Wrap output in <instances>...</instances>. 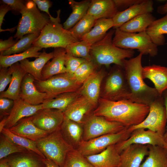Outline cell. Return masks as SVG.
I'll list each match as a JSON object with an SVG mask.
<instances>
[{
  "label": "cell",
  "mask_w": 167,
  "mask_h": 167,
  "mask_svg": "<svg viewBox=\"0 0 167 167\" xmlns=\"http://www.w3.org/2000/svg\"><path fill=\"white\" fill-rule=\"evenodd\" d=\"M72 12L64 23L63 27L69 30L73 27L87 14L91 0H84L80 2L68 0Z\"/></svg>",
  "instance_id": "1f68e13d"
},
{
  "label": "cell",
  "mask_w": 167,
  "mask_h": 167,
  "mask_svg": "<svg viewBox=\"0 0 167 167\" xmlns=\"http://www.w3.org/2000/svg\"><path fill=\"white\" fill-rule=\"evenodd\" d=\"M30 152L19 153L6 158L10 167H45L43 158Z\"/></svg>",
  "instance_id": "4dcf8cb0"
},
{
  "label": "cell",
  "mask_w": 167,
  "mask_h": 167,
  "mask_svg": "<svg viewBox=\"0 0 167 167\" xmlns=\"http://www.w3.org/2000/svg\"><path fill=\"white\" fill-rule=\"evenodd\" d=\"M106 75V72L103 69L95 71L79 88L80 94L87 98L96 107L99 99L101 84Z\"/></svg>",
  "instance_id": "ac0fdd59"
},
{
  "label": "cell",
  "mask_w": 167,
  "mask_h": 167,
  "mask_svg": "<svg viewBox=\"0 0 167 167\" xmlns=\"http://www.w3.org/2000/svg\"><path fill=\"white\" fill-rule=\"evenodd\" d=\"M39 9L45 12L49 17L50 14L49 9L51 7L52 2L49 0H33Z\"/></svg>",
  "instance_id": "681fc988"
},
{
  "label": "cell",
  "mask_w": 167,
  "mask_h": 167,
  "mask_svg": "<svg viewBox=\"0 0 167 167\" xmlns=\"http://www.w3.org/2000/svg\"><path fill=\"white\" fill-rule=\"evenodd\" d=\"M113 43L122 49H137L143 55L148 54L154 57L158 54L157 46L152 42L146 31L138 33H129L116 28Z\"/></svg>",
  "instance_id": "5b68a950"
},
{
  "label": "cell",
  "mask_w": 167,
  "mask_h": 167,
  "mask_svg": "<svg viewBox=\"0 0 167 167\" xmlns=\"http://www.w3.org/2000/svg\"><path fill=\"white\" fill-rule=\"evenodd\" d=\"M157 12L161 15L167 14V1L164 4L158 7Z\"/></svg>",
  "instance_id": "f5cc1de1"
},
{
  "label": "cell",
  "mask_w": 167,
  "mask_h": 167,
  "mask_svg": "<svg viewBox=\"0 0 167 167\" xmlns=\"http://www.w3.org/2000/svg\"><path fill=\"white\" fill-rule=\"evenodd\" d=\"M9 129L16 135L34 141L49 134L47 132L37 128L34 124L32 116L21 119L15 125Z\"/></svg>",
  "instance_id": "603a6c76"
},
{
  "label": "cell",
  "mask_w": 167,
  "mask_h": 167,
  "mask_svg": "<svg viewBox=\"0 0 167 167\" xmlns=\"http://www.w3.org/2000/svg\"><path fill=\"white\" fill-rule=\"evenodd\" d=\"M43 161L46 167H61L49 159L44 158Z\"/></svg>",
  "instance_id": "db71d44e"
},
{
  "label": "cell",
  "mask_w": 167,
  "mask_h": 167,
  "mask_svg": "<svg viewBox=\"0 0 167 167\" xmlns=\"http://www.w3.org/2000/svg\"><path fill=\"white\" fill-rule=\"evenodd\" d=\"M148 153L140 167H167V152L163 147L148 145Z\"/></svg>",
  "instance_id": "836d02e7"
},
{
  "label": "cell",
  "mask_w": 167,
  "mask_h": 167,
  "mask_svg": "<svg viewBox=\"0 0 167 167\" xmlns=\"http://www.w3.org/2000/svg\"><path fill=\"white\" fill-rule=\"evenodd\" d=\"M97 66L93 61H86L78 67L72 78L77 84L82 85L96 71Z\"/></svg>",
  "instance_id": "ab89813d"
},
{
  "label": "cell",
  "mask_w": 167,
  "mask_h": 167,
  "mask_svg": "<svg viewBox=\"0 0 167 167\" xmlns=\"http://www.w3.org/2000/svg\"><path fill=\"white\" fill-rule=\"evenodd\" d=\"M45 158L64 167L66 155L74 148L65 140L60 128L36 141Z\"/></svg>",
  "instance_id": "8992f818"
},
{
  "label": "cell",
  "mask_w": 167,
  "mask_h": 167,
  "mask_svg": "<svg viewBox=\"0 0 167 167\" xmlns=\"http://www.w3.org/2000/svg\"><path fill=\"white\" fill-rule=\"evenodd\" d=\"M35 79L30 74L27 73L21 83L19 92L21 99L32 105L43 104L45 101L46 94L39 91L35 84Z\"/></svg>",
  "instance_id": "ffe728a7"
},
{
  "label": "cell",
  "mask_w": 167,
  "mask_h": 167,
  "mask_svg": "<svg viewBox=\"0 0 167 167\" xmlns=\"http://www.w3.org/2000/svg\"><path fill=\"white\" fill-rule=\"evenodd\" d=\"M156 19L151 13H145L131 19L123 24L119 29L123 32L129 33L145 31Z\"/></svg>",
  "instance_id": "f546056e"
},
{
  "label": "cell",
  "mask_w": 167,
  "mask_h": 167,
  "mask_svg": "<svg viewBox=\"0 0 167 167\" xmlns=\"http://www.w3.org/2000/svg\"><path fill=\"white\" fill-rule=\"evenodd\" d=\"M165 137V140L163 147L165 149L167 152V136L164 135Z\"/></svg>",
  "instance_id": "680465c9"
},
{
  "label": "cell",
  "mask_w": 167,
  "mask_h": 167,
  "mask_svg": "<svg viewBox=\"0 0 167 167\" xmlns=\"http://www.w3.org/2000/svg\"><path fill=\"white\" fill-rule=\"evenodd\" d=\"M162 95L164 100L165 105L166 108L167 117V89L163 92ZM166 131L164 135L167 136V126L166 127Z\"/></svg>",
  "instance_id": "11a10c76"
},
{
  "label": "cell",
  "mask_w": 167,
  "mask_h": 167,
  "mask_svg": "<svg viewBox=\"0 0 167 167\" xmlns=\"http://www.w3.org/2000/svg\"><path fill=\"white\" fill-rule=\"evenodd\" d=\"M53 57L51 61L45 65L42 71V80H45L58 74L66 72L65 61L66 54V48H54Z\"/></svg>",
  "instance_id": "cb8c5ba5"
},
{
  "label": "cell",
  "mask_w": 167,
  "mask_h": 167,
  "mask_svg": "<svg viewBox=\"0 0 167 167\" xmlns=\"http://www.w3.org/2000/svg\"><path fill=\"white\" fill-rule=\"evenodd\" d=\"M142 1L143 0H113L118 11L119 10L121 9V11H123Z\"/></svg>",
  "instance_id": "c3c4849f"
},
{
  "label": "cell",
  "mask_w": 167,
  "mask_h": 167,
  "mask_svg": "<svg viewBox=\"0 0 167 167\" xmlns=\"http://www.w3.org/2000/svg\"><path fill=\"white\" fill-rule=\"evenodd\" d=\"M27 152H30L25 148L14 143L1 133L0 139V160L5 158L13 153Z\"/></svg>",
  "instance_id": "b9f144b4"
},
{
  "label": "cell",
  "mask_w": 167,
  "mask_h": 167,
  "mask_svg": "<svg viewBox=\"0 0 167 167\" xmlns=\"http://www.w3.org/2000/svg\"><path fill=\"white\" fill-rule=\"evenodd\" d=\"M114 26L112 19L96 20L91 30L84 36L80 41H87L91 45L100 41L105 36L108 31Z\"/></svg>",
  "instance_id": "f1b7e54d"
},
{
  "label": "cell",
  "mask_w": 167,
  "mask_h": 167,
  "mask_svg": "<svg viewBox=\"0 0 167 167\" xmlns=\"http://www.w3.org/2000/svg\"><path fill=\"white\" fill-rule=\"evenodd\" d=\"M115 31V29H110L103 39L91 45L90 54L97 66L104 65L108 67L110 64H114L123 68L124 60L133 56V50L122 49L113 44Z\"/></svg>",
  "instance_id": "3957f363"
},
{
  "label": "cell",
  "mask_w": 167,
  "mask_h": 167,
  "mask_svg": "<svg viewBox=\"0 0 167 167\" xmlns=\"http://www.w3.org/2000/svg\"><path fill=\"white\" fill-rule=\"evenodd\" d=\"M143 79L150 80L160 96L167 89V67L153 64L143 67Z\"/></svg>",
  "instance_id": "7402d4cb"
},
{
  "label": "cell",
  "mask_w": 167,
  "mask_h": 167,
  "mask_svg": "<svg viewBox=\"0 0 167 167\" xmlns=\"http://www.w3.org/2000/svg\"><path fill=\"white\" fill-rule=\"evenodd\" d=\"M43 109L42 104L32 105L20 98L15 100L11 113L6 118L4 128L9 129L15 125L21 119L33 116Z\"/></svg>",
  "instance_id": "2e32d148"
},
{
  "label": "cell",
  "mask_w": 167,
  "mask_h": 167,
  "mask_svg": "<svg viewBox=\"0 0 167 167\" xmlns=\"http://www.w3.org/2000/svg\"><path fill=\"white\" fill-rule=\"evenodd\" d=\"M152 42L157 46L164 45L165 41L164 35L167 34V14L156 19L146 31Z\"/></svg>",
  "instance_id": "e575fe53"
},
{
  "label": "cell",
  "mask_w": 167,
  "mask_h": 167,
  "mask_svg": "<svg viewBox=\"0 0 167 167\" xmlns=\"http://www.w3.org/2000/svg\"><path fill=\"white\" fill-rule=\"evenodd\" d=\"M91 45L87 41H79L68 45L66 49L74 57L93 61L90 54Z\"/></svg>",
  "instance_id": "60d3db41"
},
{
  "label": "cell",
  "mask_w": 167,
  "mask_h": 167,
  "mask_svg": "<svg viewBox=\"0 0 167 167\" xmlns=\"http://www.w3.org/2000/svg\"><path fill=\"white\" fill-rule=\"evenodd\" d=\"M149 111V106L129 100L113 101L101 97L93 113L108 120L120 123L128 128L141 123Z\"/></svg>",
  "instance_id": "6da1fadb"
},
{
  "label": "cell",
  "mask_w": 167,
  "mask_h": 167,
  "mask_svg": "<svg viewBox=\"0 0 167 167\" xmlns=\"http://www.w3.org/2000/svg\"><path fill=\"white\" fill-rule=\"evenodd\" d=\"M9 67L12 72V79L8 89L0 93V98L5 97L15 101L20 98L21 83L27 73L19 62L13 64Z\"/></svg>",
  "instance_id": "4316f807"
},
{
  "label": "cell",
  "mask_w": 167,
  "mask_h": 167,
  "mask_svg": "<svg viewBox=\"0 0 167 167\" xmlns=\"http://www.w3.org/2000/svg\"><path fill=\"white\" fill-rule=\"evenodd\" d=\"M64 167H94L86 157L74 148L67 154Z\"/></svg>",
  "instance_id": "7bdbcfd3"
},
{
  "label": "cell",
  "mask_w": 167,
  "mask_h": 167,
  "mask_svg": "<svg viewBox=\"0 0 167 167\" xmlns=\"http://www.w3.org/2000/svg\"><path fill=\"white\" fill-rule=\"evenodd\" d=\"M130 94L123 68L115 65L105 80L101 98L113 101L129 100Z\"/></svg>",
  "instance_id": "ba28073f"
},
{
  "label": "cell",
  "mask_w": 167,
  "mask_h": 167,
  "mask_svg": "<svg viewBox=\"0 0 167 167\" xmlns=\"http://www.w3.org/2000/svg\"><path fill=\"white\" fill-rule=\"evenodd\" d=\"M165 137L151 130L139 128L132 131L130 136L126 140L115 145L120 154L126 147L133 144L158 146L163 147Z\"/></svg>",
  "instance_id": "4fadbf2b"
},
{
  "label": "cell",
  "mask_w": 167,
  "mask_h": 167,
  "mask_svg": "<svg viewBox=\"0 0 167 167\" xmlns=\"http://www.w3.org/2000/svg\"><path fill=\"white\" fill-rule=\"evenodd\" d=\"M148 151V145L133 144L129 146L120 153V167H140Z\"/></svg>",
  "instance_id": "d6986e66"
},
{
  "label": "cell",
  "mask_w": 167,
  "mask_h": 167,
  "mask_svg": "<svg viewBox=\"0 0 167 167\" xmlns=\"http://www.w3.org/2000/svg\"><path fill=\"white\" fill-rule=\"evenodd\" d=\"M20 13L22 16L13 37L17 39L27 34L40 33L50 19L47 14L41 12L33 0H26Z\"/></svg>",
  "instance_id": "52a82bcc"
},
{
  "label": "cell",
  "mask_w": 167,
  "mask_h": 167,
  "mask_svg": "<svg viewBox=\"0 0 167 167\" xmlns=\"http://www.w3.org/2000/svg\"><path fill=\"white\" fill-rule=\"evenodd\" d=\"M26 1L22 0H2V4H7L11 8V10L20 13L24 7Z\"/></svg>",
  "instance_id": "7dc6e473"
},
{
  "label": "cell",
  "mask_w": 167,
  "mask_h": 167,
  "mask_svg": "<svg viewBox=\"0 0 167 167\" xmlns=\"http://www.w3.org/2000/svg\"><path fill=\"white\" fill-rule=\"evenodd\" d=\"M115 145L109 146L100 153L86 157L94 167H118L120 156Z\"/></svg>",
  "instance_id": "44dd1931"
},
{
  "label": "cell",
  "mask_w": 167,
  "mask_h": 167,
  "mask_svg": "<svg viewBox=\"0 0 167 167\" xmlns=\"http://www.w3.org/2000/svg\"><path fill=\"white\" fill-rule=\"evenodd\" d=\"M60 10L57 11V16H50L49 21L43 28L32 46L42 48L61 47L66 48L68 45L78 41L69 31L65 29L61 24Z\"/></svg>",
  "instance_id": "277c9868"
},
{
  "label": "cell",
  "mask_w": 167,
  "mask_h": 167,
  "mask_svg": "<svg viewBox=\"0 0 167 167\" xmlns=\"http://www.w3.org/2000/svg\"><path fill=\"white\" fill-rule=\"evenodd\" d=\"M13 38L11 36L7 40H3L2 39H0V54L13 46L19 40L17 39L14 40Z\"/></svg>",
  "instance_id": "f907efd6"
},
{
  "label": "cell",
  "mask_w": 167,
  "mask_h": 167,
  "mask_svg": "<svg viewBox=\"0 0 167 167\" xmlns=\"http://www.w3.org/2000/svg\"><path fill=\"white\" fill-rule=\"evenodd\" d=\"M66 49V54L65 61L66 73L72 77L74 73L78 67L84 62L85 59L74 56L71 52Z\"/></svg>",
  "instance_id": "ee69618b"
},
{
  "label": "cell",
  "mask_w": 167,
  "mask_h": 167,
  "mask_svg": "<svg viewBox=\"0 0 167 167\" xmlns=\"http://www.w3.org/2000/svg\"><path fill=\"white\" fill-rule=\"evenodd\" d=\"M53 57V52L47 53L44 51L33 61L26 59L19 62L27 73L31 75L35 80L39 81L42 80L41 73L44 67Z\"/></svg>",
  "instance_id": "83f0119b"
},
{
  "label": "cell",
  "mask_w": 167,
  "mask_h": 167,
  "mask_svg": "<svg viewBox=\"0 0 167 167\" xmlns=\"http://www.w3.org/2000/svg\"><path fill=\"white\" fill-rule=\"evenodd\" d=\"M96 20L87 14L69 31L75 38L79 41L84 36L91 30Z\"/></svg>",
  "instance_id": "f35d334b"
},
{
  "label": "cell",
  "mask_w": 167,
  "mask_h": 167,
  "mask_svg": "<svg viewBox=\"0 0 167 167\" xmlns=\"http://www.w3.org/2000/svg\"><path fill=\"white\" fill-rule=\"evenodd\" d=\"M118 167H120V166Z\"/></svg>",
  "instance_id": "91938a15"
},
{
  "label": "cell",
  "mask_w": 167,
  "mask_h": 167,
  "mask_svg": "<svg viewBox=\"0 0 167 167\" xmlns=\"http://www.w3.org/2000/svg\"><path fill=\"white\" fill-rule=\"evenodd\" d=\"M45 167H46V166H45Z\"/></svg>",
  "instance_id": "94428289"
},
{
  "label": "cell",
  "mask_w": 167,
  "mask_h": 167,
  "mask_svg": "<svg viewBox=\"0 0 167 167\" xmlns=\"http://www.w3.org/2000/svg\"><path fill=\"white\" fill-rule=\"evenodd\" d=\"M0 167H10L6 158L0 160Z\"/></svg>",
  "instance_id": "9f6ffc18"
},
{
  "label": "cell",
  "mask_w": 167,
  "mask_h": 167,
  "mask_svg": "<svg viewBox=\"0 0 167 167\" xmlns=\"http://www.w3.org/2000/svg\"><path fill=\"white\" fill-rule=\"evenodd\" d=\"M143 55L139 53L135 58L125 59L123 68L131 91L129 100L149 106L160 95L155 88L149 86L143 80L141 62Z\"/></svg>",
  "instance_id": "7a4b0ae2"
},
{
  "label": "cell",
  "mask_w": 167,
  "mask_h": 167,
  "mask_svg": "<svg viewBox=\"0 0 167 167\" xmlns=\"http://www.w3.org/2000/svg\"><path fill=\"white\" fill-rule=\"evenodd\" d=\"M96 108L87 98L81 95L63 113L65 118L83 125Z\"/></svg>",
  "instance_id": "9a60e30c"
},
{
  "label": "cell",
  "mask_w": 167,
  "mask_h": 167,
  "mask_svg": "<svg viewBox=\"0 0 167 167\" xmlns=\"http://www.w3.org/2000/svg\"><path fill=\"white\" fill-rule=\"evenodd\" d=\"M61 133L65 140L76 149L83 140V125L64 117L60 127Z\"/></svg>",
  "instance_id": "d4e9b609"
},
{
  "label": "cell",
  "mask_w": 167,
  "mask_h": 167,
  "mask_svg": "<svg viewBox=\"0 0 167 167\" xmlns=\"http://www.w3.org/2000/svg\"><path fill=\"white\" fill-rule=\"evenodd\" d=\"M5 117L1 119L0 122V132L2 131V129L4 128L6 122V118Z\"/></svg>",
  "instance_id": "6f0895ef"
},
{
  "label": "cell",
  "mask_w": 167,
  "mask_h": 167,
  "mask_svg": "<svg viewBox=\"0 0 167 167\" xmlns=\"http://www.w3.org/2000/svg\"><path fill=\"white\" fill-rule=\"evenodd\" d=\"M14 104V101L5 97L0 98V119L10 114Z\"/></svg>",
  "instance_id": "bcb514c9"
},
{
  "label": "cell",
  "mask_w": 167,
  "mask_h": 167,
  "mask_svg": "<svg viewBox=\"0 0 167 167\" xmlns=\"http://www.w3.org/2000/svg\"><path fill=\"white\" fill-rule=\"evenodd\" d=\"M11 10V7L7 5L2 4L0 6V30L2 29L1 26L4 17L6 13L9 11Z\"/></svg>",
  "instance_id": "816d5d0a"
},
{
  "label": "cell",
  "mask_w": 167,
  "mask_h": 167,
  "mask_svg": "<svg viewBox=\"0 0 167 167\" xmlns=\"http://www.w3.org/2000/svg\"><path fill=\"white\" fill-rule=\"evenodd\" d=\"M83 126L84 141L117 133L126 127L120 123L108 120L103 117L94 115L93 113L87 118Z\"/></svg>",
  "instance_id": "7c38bea8"
},
{
  "label": "cell",
  "mask_w": 167,
  "mask_h": 167,
  "mask_svg": "<svg viewBox=\"0 0 167 167\" xmlns=\"http://www.w3.org/2000/svg\"><path fill=\"white\" fill-rule=\"evenodd\" d=\"M12 79V72L10 67H0V92L4 91L7 85Z\"/></svg>",
  "instance_id": "f6af8a7d"
},
{
  "label": "cell",
  "mask_w": 167,
  "mask_h": 167,
  "mask_svg": "<svg viewBox=\"0 0 167 167\" xmlns=\"http://www.w3.org/2000/svg\"><path fill=\"white\" fill-rule=\"evenodd\" d=\"M34 84L39 91L46 94L45 101L63 93L77 91L82 86L77 84L66 72L53 76L45 80H35Z\"/></svg>",
  "instance_id": "9c48e42d"
},
{
  "label": "cell",
  "mask_w": 167,
  "mask_h": 167,
  "mask_svg": "<svg viewBox=\"0 0 167 167\" xmlns=\"http://www.w3.org/2000/svg\"><path fill=\"white\" fill-rule=\"evenodd\" d=\"M15 144L25 148L30 152L34 153L42 158H45L38 148L36 141L16 135L8 129L4 128L0 133Z\"/></svg>",
  "instance_id": "8d00e7d4"
},
{
  "label": "cell",
  "mask_w": 167,
  "mask_h": 167,
  "mask_svg": "<svg viewBox=\"0 0 167 167\" xmlns=\"http://www.w3.org/2000/svg\"><path fill=\"white\" fill-rule=\"evenodd\" d=\"M167 122L166 110L162 95L159 96L149 105V113L143 121L137 125L128 128V130L131 132L135 129L143 128L164 135Z\"/></svg>",
  "instance_id": "30bf717a"
},
{
  "label": "cell",
  "mask_w": 167,
  "mask_h": 167,
  "mask_svg": "<svg viewBox=\"0 0 167 167\" xmlns=\"http://www.w3.org/2000/svg\"><path fill=\"white\" fill-rule=\"evenodd\" d=\"M32 117L34 124L49 134L59 129L64 118L63 112L52 109H41Z\"/></svg>",
  "instance_id": "5bb4252c"
},
{
  "label": "cell",
  "mask_w": 167,
  "mask_h": 167,
  "mask_svg": "<svg viewBox=\"0 0 167 167\" xmlns=\"http://www.w3.org/2000/svg\"><path fill=\"white\" fill-rule=\"evenodd\" d=\"M131 133L126 127L117 133L103 135L88 141L83 140L76 149L85 157L97 154L110 145L126 140Z\"/></svg>",
  "instance_id": "8fae6325"
},
{
  "label": "cell",
  "mask_w": 167,
  "mask_h": 167,
  "mask_svg": "<svg viewBox=\"0 0 167 167\" xmlns=\"http://www.w3.org/2000/svg\"><path fill=\"white\" fill-rule=\"evenodd\" d=\"M118 11L113 0H92L87 14L96 20L112 19Z\"/></svg>",
  "instance_id": "484cf974"
},
{
  "label": "cell",
  "mask_w": 167,
  "mask_h": 167,
  "mask_svg": "<svg viewBox=\"0 0 167 167\" xmlns=\"http://www.w3.org/2000/svg\"><path fill=\"white\" fill-rule=\"evenodd\" d=\"M42 48L41 47L32 46L26 51L23 52L9 56L0 55V67L8 68L13 64L19 62L29 58L39 57L41 52L39 51Z\"/></svg>",
  "instance_id": "d590c367"
},
{
  "label": "cell",
  "mask_w": 167,
  "mask_h": 167,
  "mask_svg": "<svg viewBox=\"0 0 167 167\" xmlns=\"http://www.w3.org/2000/svg\"><path fill=\"white\" fill-rule=\"evenodd\" d=\"M153 2L152 0H143L127 9L118 11L112 19L114 29L119 28L124 24L136 16L145 13L153 12Z\"/></svg>",
  "instance_id": "e0dca14e"
},
{
  "label": "cell",
  "mask_w": 167,
  "mask_h": 167,
  "mask_svg": "<svg viewBox=\"0 0 167 167\" xmlns=\"http://www.w3.org/2000/svg\"><path fill=\"white\" fill-rule=\"evenodd\" d=\"M80 95L79 89L77 91L61 94L52 99L45 101L42 104L43 109H55L63 113Z\"/></svg>",
  "instance_id": "d6a6232c"
},
{
  "label": "cell",
  "mask_w": 167,
  "mask_h": 167,
  "mask_svg": "<svg viewBox=\"0 0 167 167\" xmlns=\"http://www.w3.org/2000/svg\"><path fill=\"white\" fill-rule=\"evenodd\" d=\"M40 33L29 34L21 37L12 47L0 54L2 56H9L24 52L32 46Z\"/></svg>",
  "instance_id": "74e56055"
}]
</instances>
